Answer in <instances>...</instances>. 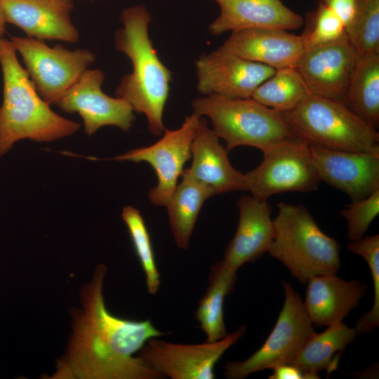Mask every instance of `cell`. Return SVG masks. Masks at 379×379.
Masks as SVG:
<instances>
[{"label":"cell","instance_id":"obj_1","mask_svg":"<svg viewBox=\"0 0 379 379\" xmlns=\"http://www.w3.org/2000/svg\"><path fill=\"white\" fill-rule=\"evenodd\" d=\"M104 265L81 290V310L73 314L72 333L65 354L51 378L158 379L164 376L138 357H133L150 338L167 333L149 319L117 317L107 309L103 294Z\"/></svg>","mask_w":379,"mask_h":379},{"label":"cell","instance_id":"obj_2","mask_svg":"<svg viewBox=\"0 0 379 379\" xmlns=\"http://www.w3.org/2000/svg\"><path fill=\"white\" fill-rule=\"evenodd\" d=\"M151 20L142 4L126 8L120 15L123 27L115 32V48L130 59L133 69L121 78L115 96L127 101L134 112L145 114L149 131L160 136L166 128L163 116L172 77L149 38Z\"/></svg>","mask_w":379,"mask_h":379},{"label":"cell","instance_id":"obj_3","mask_svg":"<svg viewBox=\"0 0 379 379\" xmlns=\"http://www.w3.org/2000/svg\"><path fill=\"white\" fill-rule=\"evenodd\" d=\"M3 100L0 106V157L18 140L51 142L74 134L81 125L55 112L36 91L11 41H0Z\"/></svg>","mask_w":379,"mask_h":379},{"label":"cell","instance_id":"obj_4","mask_svg":"<svg viewBox=\"0 0 379 379\" xmlns=\"http://www.w3.org/2000/svg\"><path fill=\"white\" fill-rule=\"evenodd\" d=\"M277 208L267 253L304 284L313 276L337 274L340 267L338 241L321 230L304 205L279 202Z\"/></svg>","mask_w":379,"mask_h":379},{"label":"cell","instance_id":"obj_5","mask_svg":"<svg viewBox=\"0 0 379 379\" xmlns=\"http://www.w3.org/2000/svg\"><path fill=\"white\" fill-rule=\"evenodd\" d=\"M294 134L309 147L379 154V133L340 102L312 93L280 112Z\"/></svg>","mask_w":379,"mask_h":379},{"label":"cell","instance_id":"obj_6","mask_svg":"<svg viewBox=\"0 0 379 379\" xmlns=\"http://www.w3.org/2000/svg\"><path fill=\"white\" fill-rule=\"evenodd\" d=\"M193 112L211 121L215 133L227 143L229 152L250 146L262 152L295 137L280 112L253 98H232L218 95L199 97L192 102Z\"/></svg>","mask_w":379,"mask_h":379},{"label":"cell","instance_id":"obj_7","mask_svg":"<svg viewBox=\"0 0 379 379\" xmlns=\"http://www.w3.org/2000/svg\"><path fill=\"white\" fill-rule=\"evenodd\" d=\"M285 299L277 322L263 345L244 361H227L224 375L228 379H243L250 374L290 364L315 333L301 296L283 281Z\"/></svg>","mask_w":379,"mask_h":379},{"label":"cell","instance_id":"obj_8","mask_svg":"<svg viewBox=\"0 0 379 379\" xmlns=\"http://www.w3.org/2000/svg\"><path fill=\"white\" fill-rule=\"evenodd\" d=\"M262 153L260 164L244 173L247 191L255 199L267 201L279 193L309 192L319 187L321 181L310 147L298 137L275 144Z\"/></svg>","mask_w":379,"mask_h":379},{"label":"cell","instance_id":"obj_9","mask_svg":"<svg viewBox=\"0 0 379 379\" xmlns=\"http://www.w3.org/2000/svg\"><path fill=\"white\" fill-rule=\"evenodd\" d=\"M10 41L36 91L50 105H55L95 60V54L87 49L72 51L61 44L50 47L29 36H12Z\"/></svg>","mask_w":379,"mask_h":379},{"label":"cell","instance_id":"obj_10","mask_svg":"<svg viewBox=\"0 0 379 379\" xmlns=\"http://www.w3.org/2000/svg\"><path fill=\"white\" fill-rule=\"evenodd\" d=\"M200 117L193 112L178 128H165L161 138L155 143L109 159L149 164L157 178V184L148 192L149 199L154 206L166 207L184 171L185 164L191 159L192 142Z\"/></svg>","mask_w":379,"mask_h":379},{"label":"cell","instance_id":"obj_11","mask_svg":"<svg viewBox=\"0 0 379 379\" xmlns=\"http://www.w3.org/2000/svg\"><path fill=\"white\" fill-rule=\"evenodd\" d=\"M245 331V326H241L218 341L194 345L171 343L152 338L138 352L137 357L171 379H213L215 365Z\"/></svg>","mask_w":379,"mask_h":379},{"label":"cell","instance_id":"obj_12","mask_svg":"<svg viewBox=\"0 0 379 379\" xmlns=\"http://www.w3.org/2000/svg\"><path fill=\"white\" fill-rule=\"evenodd\" d=\"M104 81L102 70L87 69L55 104L65 112H77L88 135L105 126L128 131L135 119L127 101L110 97L102 91Z\"/></svg>","mask_w":379,"mask_h":379},{"label":"cell","instance_id":"obj_13","mask_svg":"<svg viewBox=\"0 0 379 379\" xmlns=\"http://www.w3.org/2000/svg\"><path fill=\"white\" fill-rule=\"evenodd\" d=\"M359 58L345 33L334 41L305 48L296 69L310 93L343 103Z\"/></svg>","mask_w":379,"mask_h":379},{"label":"cell","instance_id":"obj_14","mask_svg":"<svg viewBox=\"0 0 379 379\" xmlns=\"http://www.w3.org/2000/svg\"><path fill=\"white\" fill-rule=\"evenodd\" d=\"M197 90L204 95L250 98L275 69L218 48L195 62Z\"/></svg>","mask_w":379,"mask_h":379},{"label":"cell","instance_id":"obj_15","mask_svg":"<svg viewBox=\"0 0 379 379\" xmlns=\"http://www.w3.org/2000/svg\"><path fill=\"white\" fill-rule=\"evenodd\" d=\"M320 181L346 194L352 201L379 189V154L310 147Z\"/></svg>","mask_w":379,"mask_h":379},{"label":"cell","instance_id":"obj_16","mask_svg":"<svg viewBox=\"0 0 379 379\" xmlns=\"http://www.w3.org/2000/svg\"><path fill=\"white\" fill-rule=\"evenodd\" d=\"M6 22L29 37L75 43L78 29L71 20L73 0H1Z\"/></svg>","mask_w":379,"mask_h":379},{"label":"cell","instance_id":"obj_17","mask_svg":"<svg viewBox=\"0 0 379 379\" xmlns=\"http://www.w3.org/2000/svg\"><path fill=\"white\" fill-rule=\"evenodd\" d=\"M218 50L274 68H296L304 51L300 36L286 30L249 28L232 31Z\"/></svg>","mask_w":379,"mask_h":379},{"label":"cell","instance_id":"obj_18","mask_svg":"<svg viewBox=\"0 0 379 379\" xmlns=\"http://www.w3.org/2000/svg\"><path fill=\"white\" fill-rule=\"evenodd\" d=\"M219 137L201 117L192 142V175L208 188L213 196L232 191H247L244 173L237 171L228 158V151Z\"/></svg>","mask_w":379,"mask_h":379},{"label":"cell","instance_id":"obj_19","mask_svg":"<svg viewBox=\"0 0 379 379\" xmlns=\"http://www.w3.org/2000/svg\"><path fill=\"white\" fill-rule=\"evenodd\" d=\"M220 8L209 32L220 35L228 31L249 28L293 30L303 25V18L281 0H211Z\"/></svg>","mask_w":379,"mask_h":379},{"label":"cell","instance_id":"obj_20","mask_svg":"<svg viewBox=\"0 0 379 379\" xmlns=\"http://www.w3.org/2000/svg\"><path fill=\"white\" fill-rule=\"evenodd\" d=\"M237 228L222 260L237 270L267 253L274 232L272 208L267 201L242 196L237 201Z\"/></svg>","mask_w":379,"mask_h":379},{"label":"cell","instance_id":"obj_21","mask_svg":"<svg viewBox=\"0 0 379 379\" xmlns=\"http://www.w3.org/2000/svg\"><path fill=\"white\" fill-rule=\"evenodd\" d=\"M336 274L313 276L307 282L303 304L313 326H328L343 322L366 293V285L356 279H343Z\"/></svg>","mask_w":379,"mask_h":379},{"label":"cell","instance_id":"obj_22","mask_svg":"<svg viewBox=\"0 0 379 379\" xmlns=\"http://www.w3.org/2000/svg\"><path fill=\"white\" fill-rule=\"evenodd\" d=\"M358 332L340 322L327 326L321 333H314L289 364L299 368L307 379H318L326 371L328 376L338 369L341 354L353 343Z\"/></svg>","mask_w":379,"mask_h":379},{"label":"cell","instance_id":"obj_23","mask_svg":"<svg viewBox=\"0 0 379 379\" xmlns=\"http://www.w3.org/2000/svg\"><path fill=\"white\" fill-rule=\"evenodd\" d=\"M213 194L196 180L188 168L184 170L166 207L174 240L179 248L187 250L201 209Z\"/></svg>","mask_w":379,"mask_h":379},{"label":"cell","instance_id":"obj_24","mask_svg":"<svg viewBox=\"0 0 379 379\" xmlns=\"http://www.w3.org/2000/svg\"><path fill=\"white\" fill-rule=\"evenodd\" d=\"M237 279V270L222 260L212 265L208 288L195 312L207 342L218 341L228 334L223 316L224 301L233 291Z\"/></svg>","mask_w":379,"mask_h":379},{"label":"cell","instance_id":"obj_25","mask_svg":"<svg viewBox=\"0 0 379 379\" xmlns=\"http://www.w3.org/2000/svg\"><path fill=\"white\" fill-rule=\"evenodd\" d=\"M369 126H379V53L359 58L343 102Z\"/></svg>","mask_w":379,"mask_h":379},{"label":"cell","instance_id":"obj_26","mask_svg":"<svg viewBox=\"0 0 379 379\" xmlns=\"http://www.w3.org/2000/svg\"><path fill=\"white\" fill-rule=\"evenodd\" d=\"M310 93L296 68H281L262 82L251 98L279 112L296 107Z\"/></svg>","mask_w":379,"mask_h":379},{"label":"cell","instance_id":"obj_27","mask_svg":"<svg viewBox=\"0 0 379 379\" xmlns=\"http://www.w3.org/2000/svg\"><path fill=\"white\" fill-rule=\"evenodd\" d=\"M345 33L359 58L379 53V0H357Z\"/></svg>","mask_w":379,"mask_h":379},{"label":"cell","instance_id":"obj_28","mask_svg":"<svg viewBox=\"0 0 379 379\" xmlns=\"http://www.w3.org/2000/svg\"><path fill=\"white\" fill-rule=\"evenodd\" d=\"M121 217L127 226L136 255L145 272L148 292L152 295L156 294L160 286V274L144 219L140 212L131 206L123 208Z\"/></svg>","mask_w":379,"mask_h":379},{"label":"cell","instance_id":"obj_29","mask_svg":"<svg viewBox=\"0 0 379 379\" xmlns=\"http://www.w3.org/2000/svg\"><path fill=\"white\" fill-rule=\"evenodd\" d=\"M347 249L361 255L368 263L373 279L374 300L371 309L356 323L358 333L373 331L379 326V234L366 236L355 241H350Z\"/></svg>","mask_w":379,"mask_h":379},{"label":"cell","instance_id":"obj_30","mask_svg":"<svg viewBox=\"0 0 379 379\" xmlns=\"http://www.w3.org/2000/svg\"><path fill=\"white\" fill-rule=\"evenodd\" d=\"M307 20L305 31L300 35L304 49L334 41L345 33L343 22L321 1Z\"/></svg>","mask_w":379,"mask_h":379},{"label":"cell","instance_id":"obj_31","mask_svg":"<svg viewBox=\"0 0 379 379\" xmlns=\"http://www.w3.org/2000/svg\"><path fill=\"white\" fill-rule=\"evenodd\" d=\"M379 213V189L366 198L353 201L340 214L347 222V236L350 241L364 237L370 225Z\"/></svg>","mask_w":379,"mask_h":379},{"label":"cell","instance_id":"obj_32","mask_svg":"<svg viewBox=\"0 0 379 379\" xmlns=\"http://www.w3.org/2000/svg\"><path fill=\"white\" fill-rule=\"evenodd\" d=\"M321 1L340 18L345 28L350 24L356 13L357 0Z\"/></svg>","mask_w":379,"mask_h":379},{"label":"cell","instance_id":"obj_33","mask_svg":"<svg viewBox=\"0 0 379 379\" xmlns=\"http://www.w3.org/2000/svg\"><path fill=\"white\" fill-rule=\"evenodd\" d=\"M270 379H307V376L292 364H281L272 368Z\"/></svg>","mask_w":379,"mask_h":379},{"label":"cell","instance_id":"obj_34","mask_svg":"<svg viewBox=\"0 0 379 379\" xmlns=\"http://www.w3.org/2000/svg\"><path fill=\"white\" fill-rule=\"evenodd\" d=\"M6 21L3 12L1 0H0V41L3 39L4 34L6 30Z\"/></svg>","mask_w":379,"mask_h":379},{"label":"cell","instance_id":"obj_35","mask_svg":"<svg viewBox=\"0 0 379 379\" xmlns=\"http://www.w3.org/2000/svg\"><path fill=\"white\" fill-rule=\"evenodd\" d=\"M89 1H95V0H89Z\"/></svg>","mask_w":379,"mask_h":379}]
</instances>
